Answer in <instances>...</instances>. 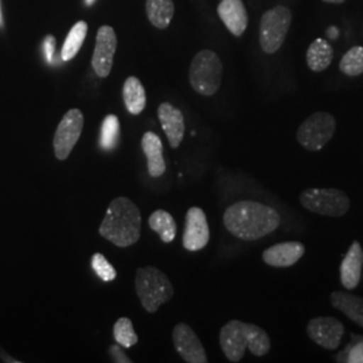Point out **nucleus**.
I'll use <instances>...</instances> for the list:
<instances>
[{
    "label": "nucleus",
    "mask_w": 363,
    "mask_h": 363,
    "mask_svg": "<svg viewBox=\"0 0 363 363\" xmlns=\"http://www.w3.org/2000/svg\"><path fill=\"white\" fill-rule=\"evenodd\" d=\"M280 214L267 205L255 201H241L226 208L225 228L244 241L259 240L280 226Z\"/></svg>",
    "instance_id": "1"
},
{
    "label": "nucleus",
    "mask_w": 363,
    "mask_h": 363,
    "mask_svg": "<svg viewBox=\"0 0 363 363\" xmlns=\"http://www.w3.org/2000/svg\"><path fill=\"white\" fill-rule=\"evenodd\" d=\"M140 210L125 196H118L111 202L99 229L105 240L118 247H128L136 244L140 238Z\"/></svg>",
    "instance_id": "2"
},
{
    "label": "nucleus",
    "mask_w": 363,
    "mask_h": 363,
    "mask_svg": "<svg viewBox=\"0 0 363 363\" xmlns=\"http://www.w3.org/2000/svg\"><path fill=\"white\" fill-rule=\"evenodd\" d=\"M220 345L225 357L234 363L244 358L247 349L259 358L271 351L269 335L259 325L241 320H230L220 328Z\"/></svg>",
    "instance_id": "3"
},
{
    "label": "nucleus",
    "mask_w": 363,
    "mask_h": 363,
    "mask_svg": "<svg viewBox=\"0 0 363 363\" xmlns=\"http://www.w3.org/2000/svg\"><path fill=\"white\" fill-rule=\"evenodd\" d=\"M135 288L144 310L150 313H155L162 304L174 296V288L169 277L154 267L138 268Z\"/></svg>",
    "instance_id": "4"
},
{
    "label": "nucleus",
    "mask_w": 363,
    "mask_h": 363,
    "mask_svg": "<svg viewBox=\"0 0 363 363\" xmlns=\"http://www.w3.org/2000/svg\"><path fill=\"white\" fill-rule=\"evenodd\" d=\"M223 66L220 57L211 50L198 52L191 61L189 78L196 93L202 96H214L220 89Z\"/></svg>",
    "instance_id": "5"
},
{
    "label": "nucleus",
    "mask_w": 363,
    "mask_h": 363,
    "mask_svg": "<svg viewBox=\"0 0 363 363\" xmlns=\"http://www.w3.org/2000/svg\"><path fill=\"white\" fill-rule=\"evenodd\" d=\"M298 201L301 206L319 216L325 217H343L350 208V198L339 189H318L311 187L304 190Z\"/></svg>",
    "instance_id": "6"
},
{
    "label": "nucleus",
    "mask_w": 363,
    "mask_h": 363,
    "mask_svg": "<svg viewBox=\"0 0 363 363\" xmlns=\"http://www.w3.org/2000/svg\"><path fill=\"white\" fill-rule=\"evenodd\" d=\"M292 22L288 7L276 6L262 15L259 22V45L267 54L277 52L286 40Z\"/></svg>",
    "instance_id": "7"
},
{
    "label": "nucleus",
    "mask_w": 363,
    "mask_h": 363,
    "mask_svg": "<svg viewBox=\"0 0 363 363\" xmlns=\"http://www.w3.org/2000/svg\"><path fill=\"white\" fill-rule=\"evenodd\" d=\"M335 130V117L327 112H316L307 117L298 127L296 139L304 150L310 152H318L323 150L327 143H330Z\"/></svg>",
    "instance_id": "8"
},
{
    "label": "nucleus",
    "mask_w": 363,
    "mask_h": 363,
    "mask_svg": "<svg viewBox=\"0 0 363 363\" xmlns=\"http://www.w3.org/2000/svg\"><path fill=\"white\" fill-rule=\"evenodd\" d=\"M84 128V115L79 109H70L60 121L54 135V152L58 160H66L78 143Z\"/></svg>",
    "instance_id": "9"
},
{
    "label": "nucleus",
    "mask_w": 363,
    "mask_h": 363,
    "mask_svg": "<svg viewBox=\"0 0 363 363\" xmlns=\"http://www.w3.org/2000/svg\"><path fill=\"white\" fill-rule=\"evenodd\" d=\"M116 48L115 30L111 26L100 27L97 31L96 46L91 57V67L99 77L106 78L111 74Z\"/></svg>",
    "instance_id": "10"
},
{
    "label": "nucleus",
    "mask_w": 363,
    "mask_h": 363,
    "mask_svg": "<svg viewBox=\"0 0 363 363\" xmlns=\"http://www.w3.org/2000/svg\"><path fill=\"white\" fill-rule=\"evenodd\" d=\"M307 334L318 346L325 350H337L345 335V325L337 318L318 316L308 322Z\"/></svg>",
    "instance_id": "11"
},
{
    "label": "nucleus",
    "mask_w": 363,
    "mask_h": 363,
    "mask_svg": "<svg viewBox=\"0 0 363 363\" xmlns=\"http://www.w3.org/2000/svg\"><path fill=\"white\" fill-rule=\"evenodd\" d=\"M172 339L175 350L187 363H208V355L202 342L189 325L179 323L174 327Z\"/></svg>",
    "instance_id": "12"
},
{
    "label": "nucleus",
    "mask_w": 363,
    "mask_h": 363,
    "mask_svg": "<svg viewBox=\"0 0 363 363\" xmlns=\"http://www.w3.org/2000/svg\"><path fill=\"white\" fill-rule=\"evenodd\" d=\"M210 240L208 218L202 208H190L186 214L183 247L189 252H198L208 245Z\"/></svg>",
    "instance_id": "13"
},
{
    "label": "nucleus",
    "mask_w": 363,
    "mask_h": 363,
    "mask_svg": "<svg viewBox=\"0 0 363 363\" xmlns=\"http://www.w3.org/2000/svg\"><path fill=\"white\" fill-rule=\"evenodd\" d=\"M306 253V247L298 241H289L276 244L268 247L262 253V259L267 265L273 268H288L292 267Z\"/></svg>",
    "instance_id": "14"
},
{
    "label": "nucleus",
    "mask_w": 363,
    "mask_h": 363,
    "mask_svg": "<svg viewBox=\"0 0 363 363\" xmlns=\"http://www.w3.org/2000/svg\"><path fill=\"white\" fill-rule=\"evenodd\" d=\"M363 249L359 241H354L340 264V283L347 291L361 283L363 269Z\"/></svg>",
    "instance_id": "15"
},
{
    "label": "nucleus",
    "mask_w": 363,
    "mask_h": 363,
    "mask_svg": "<svg viewBox=\"0 0 363 363\" xmlns=\"http://www.w3.org/2000/svg\"><path fill=\"white\" fill-rule=\"evenodd\" d=\"M157 117L160 125L164 130L169 143L172 148H178L181 145L184 136V118L181 111L169 103H163L157 108Z\"/></svg>",
    "instance_id": "16"
},
{
    "label": "nucleus",
    "mask_w": 363,
    "mask_h": 363,
    "mask_svg": "<svg viewBox=\"0 0 363 363\" xmlns=\"http://www.w3.org/2000/svg\"><path fill=\"white\" fill-rule=\"evenodd\" d=\"M218 15L225 26L235 37H241L245 33L247 13L242 0H222L218 6Z\"/></svg>",
    "instance_id": "17"
},
{
    "label": "nucleus",
    "mask_w": 363,
    "mask_h": 363,
    "mask_svg": "<svg viewBox=\"0 0 363 363\" xmlns=\"http://www.w3.org/2000/svg\"><path fill=\"white\" fill-rule=\"evenodd\" d=\"M142 148L147 157V169L152 178H159L166 172V160L163 156V143L154 132H145Z\"/></svg>",
    "instance_id": "18"
},
{
    "label": "nucleus",
    "mask_w": 363,
    "mask_h": 363,
    "mask_svg": "<svg viewBox=\"0 0 363 363\" xmlns=\"http://www.w3.org/2000/svg\"><path fill=\"white\" fill-rule=\"evenodd\" d=\"M330 301L334 308L345 313L351 322L363 327V298L349 292L335 291L331 294Z\"/></svg>",
    "instance_id": "19"
},
{
    "label": "nucleus",
    "mask_w": 363,
    "mask_h": 363,
    "mask_svg": "<svg viewBox=\"0 0 363 363\" xmlns=\"http://www.w3.org/2000/svg\"><path fill=\"white\" fill-rule=\"evenodd\" d=\"M123 99L130 115H140L147 104V96L143 84L139 78L128 77L123 86Z\"/></svg>",
    "instance_id": "20"
},
{
    "label": "nucleus",
    "mask_w": 363,
    "mask_h": 363,
    "mask_svg": "<svg viewBox=\"0 0 363 363\" xmlns=\"http://www.w3.org/2000/svg\"><path fill=\"white\" fill-rule=\"evenodd\" d=\"M334 52L325 39H315L307 50V65L312 72H325L331 65Z\"/></svg>",
    "instance_id": "21"
},
{
    "label": "nucleus",
    "mask_w": 363,
    "mask_h": 363,
    "mask_svg": "<svg viewBox=\"0 0 363 363\" xmlns=\"http://www.w3.org/2000/svg\"><path fill=\"white\" fill-rule=\"evenodd\" d=\"M145 10L150 22L157 28H167L175 13L172 0H147Z\"/></svg>",
    "instance_id": "22"
},
{
    "label": "nucleus",
    "mask_w": 363,
    "mask_h": 363,
    "mask_svg": "<svg viewBox=\"0 0 363 363\" xmlns=\"http://www.w3.org/2000/svg\"><path fill=\"white\" fill-rule=\"evenodd\" d=\"M150 228L160 235V240L166 244H169L177 237V222L174 217L166 210H156L155 213L151 214L150 220Z\"/></svg>",
    "instance_id": "23"
},
{
    "label": "nucleus",
    "mask_w": 363,
    "mask_h": 363,
    "mask_svg": "<svg viewBox=\"0 0 363 363\" xmlns=\"http://www.w3.org/2000/svg\"><path fill=\"white\" fill-rule=\"evenodd\" d=\"M88 33V23L84 21H79L74 26L72 27V30L69 31L67 37L61 52V58L62 61H70L77 55L79 49L82 48V43L85 40Z\"/></svg>",
    "instance_id": "24"
},
{
    "label": "nucleus",
    "mask_w": 363,
    "mask_h": 363,
    "mask_svg": "<svg viewBox=\"0 0 363 363\" xmlns=\"http://www.w3.org/2000/svg\"><path fill=\"white\" fill-rule=\"evenodd\" d=\"M339 69L349 77H357L363 74V48L354 46L342 57Z\"/></svg>",
    "instance_id": "25"
},
{
    "label": "nucleus",
    "mask_w": 363,
    "mask_h": 363,
    "mask_svg": "<svg viewBox=\"0 0 363 363\" xmlns=\"http://www.w3.org/2000/svg\"><path fill=\"white\" fill-rule=\"evenodd\" d=\"M113 337L116 339L117 345L124 349L133 347L138 342L139 337L135 333L133 323L128 318H120L113 325Z\"/></svg>",
    "instance_id": "26"
},
{
    "label": "nucleus",
    "mask_w": 363,
    "mask_h": 363,
    "mask_svg": "<svg viewBox=\"0 0 363 363\" xmlns=\"http://www.w3.org/2000/svg\"><path fill=\"white\" fill-rule=\"evenodd\" d=\"M120 136V123L115 115H108L105 117L101 125V139L100 145L105 151H112L116 148Z\"/></svg>",
    "instance_id": "27"
},
{
    "label": "nucleus",
    "mask_w": 363,
    "mask_h": 363,
    "mask_svg": "<svg viewBox=\"0 0 363 363\" xmlns=\"http://www.w3.org/2000/svg\"><path fill=\"white\" fill-rule=\"evenodd\" d=\"M91 264L93 271L105 283H111L116 279V269L113 268V265H111L108 259H105L103 253H94L91 257Z\"/></svg>",
    "instance_id": "28"
},
{
    "label": "nucleus",
    "mask_w": 363,
    "mask_h": 363,
    "mask_svg": "<svg viewBox=\"0 0 363 363\" xmlns=\"http://www.w3.org/2000/svg\"><path fill=\"white\" fill-rule=\"evenodd\" d=\"M345 361L350 363H363V340L349 349L347 359Z\"/></svg>",
    "instance_id": "29"
},
{
    "label": "nucleus",
    "mask_w": 363,
    "mask_h": 363,
    "mask_svg": "<svg viewBox=\"0 0 363 363\" xmlns=\"http://www.w3.org/2000/svg\"><path fill=\"white\" fill-rule=\"evenodd\" d=\"M109 352H111V355H112V358H113V361L117 363H130V358H128V355L124 352L123 350V347L118 345V346H112L111 349H109Z\"/></svg>",
    "instance_id": "30"
},
{
    "label": "nucleus",
    "mask_w": 363,
    "mask_h": 363,
    "mask_svg": "<svg viewBox=\"0 0 363 363\" xmlns=\"http://www.w3.org/2000/svg\"><path fill=\"white\" fill-rule=\"evenodd\" d=\"M54 48H55V38L49 35L48 38L45 39V52L48 57V61L52 62V55H54Z\"/></svg>",
    "instance_id": "31"
},
{
    "label": "nucleus",
    "mask_w": 363,
    "mask_h": 363,
    "mask_svg": "<svg viewBox=\"0 0 363 363\" xmlns=\"http://www.w3.org/2000/svg\"><path fill=\"white\" fill-rule=\"evenodd\" d=\"M327 35H328L331 39H337V35H339V31H337V27H328V30H327Z\"/></svg>",
    "instance_id": "32"
},
{
    "label": "nucleus",
    "mask_w": 363,
    "mask_h": 363,
    "mask_svg": "<svg viewBox=\"0 0 363 363\" xmlns=\"http://www.w3.org/2000/svg\"><path fill=\"white\" fill-rule=\"evenodd\" d=\"M325 3H333V4H340V3H345L346 0H323Z\"/></svg>",
    "instance_id": "33"
},
{
    "label": "nucleus",
    "mask_w": 363,
    "mask_h": 363,
    "mask_svg": "<svg viewBox=\"0 0 363 363\" xmlns=\"http://www.w3.org/2000/svg\"><path fill=\"white\" fill-rule=\"evenodd\" d=\"M94 1H96V0H85V3H86L88 6H91Z\"/></svg>",
    "instance_id": "34"
},
{
    "label": "nucleus",
    "mask_w": 363,
    "mask_h": 363,
    "mask_svg": "<svg viewBox=\"0 0 363 363\" xmlns=\"http://www.w3.org/2000/svg\"><path fill=\"white\" fill-rule=\"evenodd\" d=\"M0 25H1V13H0Z\"/></svg>",
    "instance_id": "35"
},
{
    "label": "nucleus",
    "mask_w": 363,
    "mask_h": 363,
    "mask_svg": "<svg viewBox=\"0 0 363 363\" xmlns=\"http://www.w3.org/2000/svg\"><path fill=\"white\" fill-rule=\"evenodd\" d=\"M362 262H363V257H362Z\"/></svg>",
    "instance_id": "36"
}]
</instances>
